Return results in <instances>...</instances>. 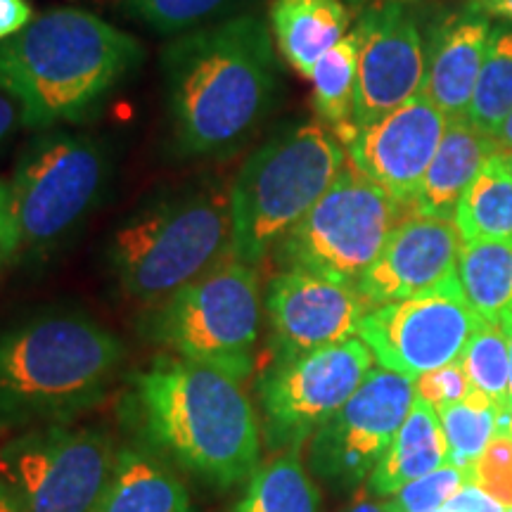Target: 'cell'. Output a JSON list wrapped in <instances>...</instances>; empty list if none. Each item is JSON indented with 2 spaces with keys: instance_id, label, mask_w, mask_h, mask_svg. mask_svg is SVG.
I'll list each match as a JSON object with an SVG mask.
<instances>
[{
  "instance_id": "6da1fadb",
  "label": "cell",
  "mask_w": 512,
  "mask_h": 512,
  "mask_svg": "<svg viewBox=\"0 0 512 512\" xmlns=\"http://www.w3.org/2000/svg\"><path fill=\"white\" fill-rule=\"evenodd\" d=\"M166 107L183 157H228L266 119L278 86L271 31L240 15L171 41L162 57Z\"/></svg>"
},
{
  "instance_id": "7a4b0ae2",
  "label": "cell",
  "mask_w": 512,
  "mask_h": 512,
  "mask_svg": "<svg viewBox=\"0 0 512 512\" xmlns=\"http://www.w3.org/2000/svg\"><path fill=\"white\" fill-rule=\"evenodd\" d=\"M128 415L145 446L176 470L230 489L259 467L261 425L240 382L174 354L133 375Z\"/></svg>"
},
{
  "instance_id": "3957f363",
  "label": "cell",
  "mask_w": 512,
  "mask_h": 512,
  "mask_svg": "<svg viewBox=\"0 0 512 512\" xmlns=\"http://www.w3.org/2000/svg\"><path fill=\"white\" fill-rule=\"evenodd\" d=\"M140 60L131 34L93 12L60 8L0 43V83L22 100L29 128L79 124Z\"/></svg>"
},
{
  "instance_id": "277c9868",
  "label": "cell",
  "mask_w": 512,
  "mask_h": 512,
  "mask_svg": "<svg viewBox=\"0 0 512 512\" xmlns=\"http://www.w3.org/2000/svg\"><path fill=\"white\" fill-rule=\"evenodd\" d=\"M121 363V339L81 313L0 332V430L72 422L98 406Z\"/></svg>"
},
{
  "instance_id": "5b68a950",
  "label": "cell",
  "mask_w": 512,
  "mask_h": 512,
  "mask_svg": "<svg viewBox=\"0 0 512 512\" xmlns=\"http://www.w3.org/2000/svg\"><path fill=\"white\" fill-rule=\"evenodd\" d=\"M230 240V190L185 185L145 204L117 230L110 266L128 297L152 306L223 264Z\"/></svg>"
},
{
  "instance_id": "8992f818",
  "label": "cell",
  "mask_w": 512,
  "mask_h": 512,
  "mask_svg": "<svg viewBox=\"0 0 512 512\" xmlns=\"http://www.w3.org/2000/svg\"><path fill=\"white\" fill-rule=\"evenodd\" d=\"M349 164L347 147L325 124L275 133L247 157L230 188V256L256 266L278 247Z\"/></svg>"
},
{
  "instance_id": "52a82bcc",
  "label": "cell",
  "mask_w": 512,
  "mask_h": 512,
  "mask_svg": "<svg viewBox=\"0 0 512 512\" xmlns=\"http://www.w3.org/2000/svg\"><path fill=\"white\" fill-rule=\"evenodd\" d=\"M261 313L256 266L230 256L152 304L140 320V335L178 358L242 382L254 368Z\"/></svg>"
},
{
  "instance_id": "ba28073f",
  "label": "cell",
  "mask_w": 512,
  "mask_h": 512,
  "mask_svg": "<svg viewBox=\"0 0 512 512\" xmlns=\"http://www.w3.org/2000/svg\"><path fill=\"white\" fill-rule=\"evenodd\" d=\"M406 211V204L347 164L273 254L283 271L299 268L356 285Z\"/></svg>"
},
{
  "instance_id": "9c48e42d",
  "label": "cell",
  "mask_w": 512,
  "mask_h": 512,
  "mask_svg": "<svg viewBox=\"0 0 512 512\" xmlns=\"http://www.w3.org/2000/svg\"><path fill=\"white\" fill-rule=\"evenodd\" d=\"M110 176L107 152L86 133L41 131L17 159L10 181L22 249L46 252L100 202Z\"/></svg>"
},
{
  "instance_id": "30bf717a",
  "label": "cell",
  "mask_w": 512,
  "mask_h": 512,
  "mask_svg": "<svg viewBox=\"0 0 512 512\" xmlns=\"http://www.w3.org/2000/svg\"><path fill=\"white\" fill-rule=\"evenodd\" d=\"M117 448L102 427H29L0 446V477L24 512H93Z\"/></svg>"
},
{
  "instance_id": "8fae6325",
  "label": "cell",
  "mask_w": 512,
  "mask_h": 512,
  "mask_svg": "<svg viewBox=\"0 0 512 512\" xmlns=\"http://www.w3.org/2000/svg\"><path fill=\"white\" fill-rule=\"evenodd\" d=\"M375 368L361 337L273 361L261 375V434L271 451H299L347 403Z\"/></svg>"
},
{
  "instance_id": "7c38bea8",
  "label": "cell",
  "mask_w": 512,
  "mask_h": 512,
  "mask_svg": "<svg viewBox=\"0 0 512 512\" xmlns=\"http://www.w3.org/2000/svg\"><path fill=\"white\" fill-rule=\"evenodd\" d=\"M479 323L458 273H451L430 290L370 309L358 337L377 366L415 380L458 361Z\"/></svg>"
},
{
  "instance_id": "4fadbf2b",
  "label": "cell",
  "mask_w": 512,
  "mask_h": 512,
  "mask_svg": "<svg viewBox=\"0 0 512 512\" xmlns=\"http://www.w3.org/2000/svg\"><path fill=\"white\" fill-rule=\"evenodd\" d=\"M415 403L413 380L377 366L354 396L311 437L309 467L332 489H356L373 475Z\"/></svg>"
},
{
  "instance_id": "5bb4252c",
  "label": "cell",
  "mask_w": 512,
  "mask_h": 512,
  "mask_svg": "<svg viewBox=\"0 0 512 512\" xmlns=\"http://www.w3.org/2000/svg\"><path fill=\"white\" fill-rule=\"evenodd\" d=\"M264 311L273 361H287L358 337L370 306L356 285L292 268L271 278Z\"/></svg>"
},
{
  "instance_id": "9a60e30c",
  "label": "cell",
  "mask_w": 512,
  "mask_h": 512,
  "mask_svg": "<svg viewBox=\"0 0 512 512\" xmlns=\"http://www.w3.org/2000/svg\"><path fill=\"white\" fill-rule=\"evenodd\" d=\"M354 124L363 128L422 91L427 50L418 19L403 0H380L358 17Z\"/></svg>"
},
{
  "instance_id": "2e32d148",
  "label": "cell",
  "mask_w": 512,
  "mask_h": 512,
  "mask_svg": "<svg viewBox=\"0 0 512 512\" xmlns=\"http://www.w3.org/2000/svg\"><path fill=\"white\" fill-rule=\"evenodd\" d=\"M446 126V114L425 95H415L373 124L358 128L344 145L349 164L411 209Z\"/></svg>"
},
{
  "instance_id": "e0dca14e",
  "label": "cell",
  "mask_w": 512,
  "mask_h": 512,
  "mask_svg": "<svg viewBox=\"0 0 512 512\" xmlns=\"http://www.w3.org/2000/svg\"><path fill=\"white\" fill-rule=\"evenodd\" d=\"M463 247L456 223L427 216H406L392 230L387 245L361 275L356 287L368 306H382L430 290L456 273Z\"/></svg>"
},
{
  "instance_id": "ac0fdd59",
  "label": "cell",
  "mask_w": 512,
  "mask_h": 512,
  "mask_svg": "<svg viewBox=\"0 0 512 512\" xmlns=\"http://www.w3.org/2000/svg\"><path fill=\"white\" fill-rule=\"evenodd\" d=\"M491 22L482 12L448 17L432 38L420 95L446 114L465 119L491 41Z\"/></svg>"
},
{
  "instance_id": "d6986e66",
  "label": "cell",
  "mask_w": 512,
  "mask_h": 512,
  "mask_svg": "<svg viewBox=\"0 0 512 512\" xmlns=\"http://www.w3.org/2000/svg\"><path fill=\"white\" fill-rule=\"evenodd\" d=\"M496 152L494 138L484 136L467 119L448 121L437 155L411 202V214L453 221L467 185Z\"/></svg>"
},
{
  "instance_id": "ffe728a7",
  "label": "cell",
  "mask_w": 512,
  "mask_h": 512,
  "mask_svg": "<svg viewBox=\"0 0 512 512\" xmlns=\"http://www.w3.org/2000/svg\"><path fill=\"white\" fill-rule=\"evenodd\" d=\"M93 512H195L176 467L152 448H117L112 475Z\"/></svg>"
},
{
  "instance_id": "44dd1931",
  "label": "cell",
  "mask_w": 512,
  "mask_h": 512,
  "mask_svg": "<svg viewBox=\"0 0 512 512\" xmlns=\"http://www.w3.org/2000/svg\"><path fill=\"white\" fill-rule=\"evenodd\" d=\"M268 17L280 55L306 79L320 57L347 36L351 22L342 0H273Z\"/></svg>"
},
{
  "instance_id": "7402d4cb",
  "label": "cell",
  "mask_w": 512,
  "mask_h": 512,
  "mask_svg": "<svg viewBox=\"0 0 512 512\" xmlns=\"http://www.w3.org/2000/svg\"><path fill=\"white\" fill-rule=\"evenodd\" d=\"M448 446L439 413L425 401L415 399L406 420L396 432L380 463L368 477L370 494L389 498L396 491L446 465Z\"/></svg>"
},
{
  "instance_id": "603a6c76",
  "label": "cell",
  "mask_w": 512,
  "mask_h": 512,
  "mask_svg": "<svg viewBox=\"0 0 512 512\" xmlns=\"http://www.w3.org/2000/svg\"><path fill=\"white\" fill-rule=\"evenodd\" d=\"M456 273L479 318L498 325L512 318V240L463 242Z\"/></svg>"
},
{
  "instance_id": "cb8c5ba5",
  "label": "cell",
  "mask_w": 512,
  "mask_h": 512,
  "mask_svg": "<svg viewBox=\"0 0 512 512\" xmlns=\"http://www.w3.org/2000/svg\"><path fill=\"white\" fill-rule=\"evenodd\" d=\"M463 242L512 240V176L501 157L491 155L467 185L453 216Z\"/></svg>"
},
{
  "instance_id": "d4e9b609",
  "label": "cell",
  "mask_w": 512,
  "mask_h": 512,
  "mask_svg": "<svg viewBox=\"0 0 512 512\" xmlns=\"http://www.w3.org/2000/svg\"><path fill=\"white\" fill-rule=\"evenodd\" d=\"M230 512H320V491L299 451H287L256 467Z\"/></svg>"
},
{
  "instance_id": "484cf974",
  "label": "cell",
  "mask_w": 512,
  "mask_h": 512,
  "mask_svg": "<svg viewBox=\"0 0 512 512\" xmlns=\"http://www.w3.org/2000/svg\"><path fill=\"white\" fill-rule=\"evenodd\" d=\"M358 74V43L347 34L335 48H330L313 67V107L323 124L337 133L344 145L356 136L354 100Z\"/></svg>"
},
{
  "instance_id": "4316f807",
  "label": "cell",
  "mask_w": 512,
  "mask_h": 512,
  "mask_svg": "<svg viewBox=\"0 0 512 512\" xmlns=\"http://www.w3.org/2000/svg\"><path fill=\"white\" fill-rule=\"evenodd\" d=\"M512 110V29L494 27L475 93L467 107V121L494 138Z\"/></svg>"
},
{
  "instance_id": "83f0119b",
  "label": "cell",
  "mask_w": 512,
  "mask_h": 512,
  "mask_svg": "<svg viewBox=\"0 0 512 512\" xmlns=\"http://www.w3.org/2000/svg\"><path fill=\"white\" fill-rule=\"evenodd\" d=\"M439 420L448 446L446 463L460 467L465 477L491 439L501 434V411L477 389H472L463 401L439 411Z\"/></svg>"
},
{
  "instance_id": "f1b7e54d",
  "label": "cell",
  "mask_w": 512,
  "mask_h": 512,
  "mask_svg": "<svg viewBox=\"0 0 512 512\" xmlns=\"http://www.w3.org/2000/svg\"><path fill=\"white\" fill-rule=\"evenodd\" d=\"M458 361L463 363L472 389L489 396L501 411V434H505L510 408V351L503 325L482 320Z\"/></svg>"
},
{
  "instance_id": "f546056e",
  "label": "cell",
  "mask_w": 512,
  "mask_h": 512,
  "mask_svg": "<svg viewBox=\"0 0 512 512\" xmlns=\"http://www.w3.org/2000/svg\"><path fill=\"white\" fill-rule=\"evenodd\" d=\"M467 482L460 467L446 463L430 475L413 479L384 501V512H439L448 498Z\"/></svg>"
},
{
  "instance_id": "4dcf8cb0",
  "label": "cell",
  "mask_w": 512,
  "mask_h": 512,
  "mask_svg": "<svg viewBox=\"0 0 512 512\" xmlns=\"http://www.w3.org/2000/svg\"><path fill=\"white\" fill-rule=\"evenodd\" d=\"M228 3L230 0H133V10L162 34H176L216 15Z\"/></svg>"
},
{
  "instance_id": "1f68e13d",
  "label": "cell",
  "mask_w": 512,
  "mask_h": 512,
  "mask_svg": "<svg viewBox=\"0 0 512 512\" xmlns=\"http://www.w3.org/2000/svg\"><path fill=\"white\" fill-rule=\"evenodd\" d=\"M467 482L479 486L505 508H512V437L496 434L467 472Z\"/></svg>"
},
{
  "instance_id": "d6a6232c",
  "label": "cell",
  "mask_w": 512,
  "mask_h": 512,
  "mask_svg": "<svg viewBox=\"0 0 512 512\" xmlns=\"http://www.w3.org/2000/svg\"><path fill=\"white\" fill-rule=\"evenodd\" d=\"M415 399L425 401L434 411H444V408L453 406V403L463 401L467 394L472 392V384L467 380L463 363L453 361L448 366H441L430 373L415 377Z\"/></svg>"
},
{
  "instance_id": "836d02e7",
  "label": "cell",
  "mask_w": 512,
  "mask_h": 512,
  "mask_svg": "<svg viewBox=\"0 0 512 512\" xmlns=\"http://www.w3.org/2000/svg\"><path fill=\"white\" fill-rule=\"evenodd\" d=\"M19 249H22V238H19L15 211H12L10 183L0 181V268L10 264Z\"/></svg>"
},
{
  "instance_id": "e575fe53",
  "label": "cell",
  "mask_w": 512,
  "mask_h": 512,
  "mask_svg": "<svg viewBox=\"0 0 512 512\" xmlns=\"http://www.w3.org/2000/svg\"><path fill=\"white\" fill-rule=\"evenodd\" d=\"M22 128H29L27 110L15 93L0 83V152L17 136Z\"/></svg>"
},
{
  "instance_id": "d590c367",
  "label": "cell",
  "mask_w": 512,
  "mask_h": 512,
  "mask_svg": "<svg viewBox=\"0 0 512 512\" xmlns=\"http://www.w3.org/2000/svg\"><path fill=\"white\" fill-rule=\"evenodd\" d=\"M34 22V8L29 0H0V43L17 36Z\"/></svg>"
},
{
  "instance_id": "8d00e7d4",
  "label": "cell",
  "mask_w": 512,
  "mask_h": 512,
  "mask_svg": "<svg viewBox=\"0 0 512 512\" xmlns=\"http://www.w3.org/2000/svg\"><path fill=\"white\" fill-rule=\"evenodd\" d=\"M470 10L482 12V15H498L512 19V0H472Z\"/></svg>"
},
{
  "instance_id": "74e56055",
  "label": "cell",
  "mask_w": 512,
  "mask_h": 512,
  "mask_svg": "<svg viewBox=\"0 0 512 512\" xmlns=\"http://www.w3.org/2000/svg\"><path fill=\"white\" fill-rule=\"evenodd\" d=\"M494 143H496L498 152H512V110H510L508 117H505L501 128L496 131Z\"/></svg>"
},
{
  "instance_id": "f35d334b",
  "label": "cell",
  "mask_w": 512,
  "mask_h": 512,
  "mask_svg": "<svg viewBox=\"0 0 512 512\" xmlns=\"http://www.w3.org/2000/svg\"><path fill=\"white\" fill-rule=\"evenodd\" d=\"M0 512H24L22 505L17 501V496L12 494V489L5 484L3 477H0Z\"/></svg>"
},
{
  "instance_id": "ab89813d",
  "label": "cell",
  "mask_w": 512,
  "mask_h": 512,
  "mask_svg": "<svg viewBox=\"0 0 512 512\" xmlns=\"http://www.w3.org/2000/svg\"><path fill=\"white\" fill-rule=\"evenodd\" d=\"M344 512H384V505L370 501V498H356Z\"/></svg>"
},
{
  "instance_id": "60d3db41",
  "label": "cell",
  "mask_w": 512,
  "mask_h": 512,
  "mask_svg": "<svg viewBox=\"0 0 512 512\" xmlns=\"http://www.w3.org/2000/svg\"><path fill=\"white\" fill-rule=\"evenodd\" d=\"M505 337H508V351H510V403H512V318L503 323Z\"/></svg>"
},
{
  "instance_id": "b9f144b4",
  "label": "cell",
  "mask_w": 512,
  "mask_h": 512,
  "mask_svg": "<svg viewBox=\"0 0 512 512\" xmlns=\"http://www.w3.org/2000/svg\"><path fill=\"white\" fill-rule=\"evenodd\" d=\"M498 157H501L503 166L508 169V174L512 176V152H498Z\"/></svg>"
},
{
  "instance_id": "7bdbcfd3",
  "label": "cell",
  "mask_w": 512,
  "mask_h": 512,
  "mask_svg": "<svg viewBox=\"0 0 512 512\" xmlns=\"http://www.w3.org/2000/svg\"><path fill=\"white\" fill-rule=\"evenodd\" d=\"M505 434H508V437H512V403H510V408H508V427H505Z\"/></svg>"
},
{
  "instance_id": "ee69618b",
  "label": "cell",
  "mask_w": 512,
  "mask_h": 512,
  "mask_svg": "<svg viewBox=\"0 0 512 512\" xmlns=\"http://www.w3.org/2000/svg\"><path fill=\"white\" fill-rule=\"evenodd\" d=\"M349 3H363V0H349Z\"/></svg>"
},
{
  "instance_id": "f6af8a7d",
  "label": "cell",
  "mask_w": 512,
  "mask_h": 512,
  "mask_svg": "<svg viewBox=\"0 0 512 512\" xmlns=\"http://www.w3.org/2000/svg\"><path fill=\"white\" fill-rule=\"evenodd\" d=\"M505 512H512V508H508V510H505Z\"/></svg>"
}]
</instances>
